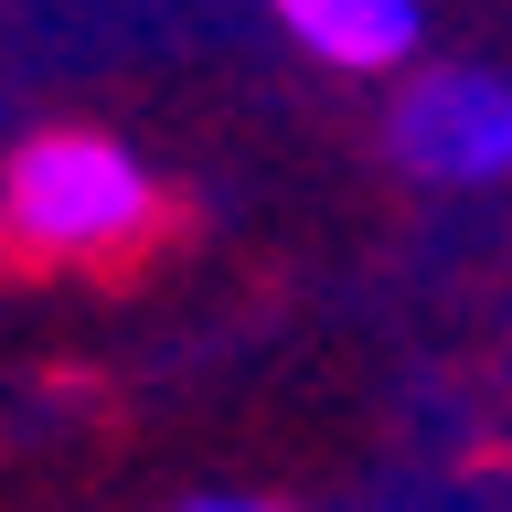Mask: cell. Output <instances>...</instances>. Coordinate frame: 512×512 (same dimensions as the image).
I'll use <instances>...</instances> for the list:
<instances>
[{
    "label": "cell",
    "instance_id": "obj_1",
    "mask_svg": "<svg viewBox=\"0 0 512 512\" xmlns=\"http://www.w3.org/2000/svg\"><path fill=\"white\" fill-rule=\"evenodd\" d=\"M139 224H150V182L107 139H32L11 160V235L32 246H118Z\"/></svg>",
    "mask_w": 512,
    "mask_h": 512
},
{
    "label": "cell",
    "instance_id": "obj_2",
    "mask_svg": "<svg viewBox=\"0 0 512 512\" xmlns=\"http://www.w3.org/2000/svg\"><path fill=\"white\" fill-rule=\"evenodd\" d=\"M395 150L427 182H491V171H512V86L502 75H427L395 107Z\"/></svg>",
    "mask_w": 512,
    "mask_h": 512
},
{
    "label": "cell",
    "instance_id": "obj_3",
    "mask_svg": "<svg viewBox=\"0 0 512 512\" xmlns=\"http://www.w3.org/2000/svg\"><path fill=\"white\" fill-rule=\"evenodd\" d=\"M278 22L310 43L320 64H406L416 54V0H278Z\"/></svg>",
    "mask_w": 512,
    "mask_h": 512
},
{
    "label": "cell",
    "instance_id": "obj_4",
    "mask_svg": "<svg viewBox=\"0 0 512 512\" xmlns=\"http://www.w3.org/2000/svg\"><path fill=\"white\" fill-rule=\"evenodd\" d=\"M192 512H256V502H192Z\"/></svg>",
    "mask_w": 512,
    "mask_h": 512
}]
</instances>
